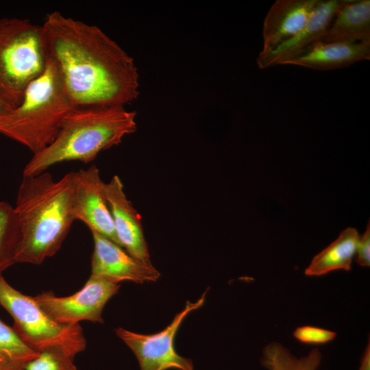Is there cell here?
Listing matches in <instances>:
<instances>
[{
  "label": "cell",
  "mask_w": 370,
  "mask_h": 370,
  "mask_svg": "<svg viewBox=\"0 0 370 370\" xmlns=\"http://www.w3.org/2000/svg\"><path fill=\"white\" fill-rule=\"evenodd\" d=\"M41 27L47 57L75 107L124 106L138 97L133 58L100 28L58 11Z\"/></svg>",
  "instance_id": "cell-1"
},
{
  "label": "cell",
  "mask_w": 370,
  "mask_h": 370,
  "mask_svg": "<svg viewBox=\"0 0 370 370\" xmlns=\"http://www.w3.org/2000/svg\"><path fill=\"white\" fill-rule=\"evenodd\" d=\"M73 172L58 181L47 171L23 175L16 205L21 239L16 263L40 264L60 249L73 222Z\"/></svg>",
  "instance_id": "cell-2"
},
{
  "label": "cell",
  "mask_w": 370,
  "mask_h": 370,
  "mask_svg": "<svg viewBox=\"0 0 370 370\" xmlns=\"http://www.w3.org/2000/svg\"><path fill=\"white\" fill-rule=\"evenodd\" d=\"M136 113L124 106L77 107L64 119L54 140L33 154L23 175H38L66 161L88 164L136 130Z\"/></svg>",
  "instance_id": "cell-3"
},
{
  "label": "cell",
  "mask_w": 370,
  "mask_h": 370,
  "mask_svg": "<svg viewBox=\"0 0 370 370\" xmlns=\"http://www.w3.org/2000/svg\"><path fill=\"white\" fill-rule=\"evenodd\" d=\"M75 108L47 58L44 71L28 85L21 103L0 117V134L36 154L51 143L66 116Z\"/></svg>",
  "instance_id": "cell-4"
},
{
  "label": "cell",
  "mask_w": 370,
  "mask_h": 370,
  "mask_svg": "<svg viewBox=\"0 0 370 370\" xmlns=\"http://www.w3.org/2000/svg\"><path fill=\"white\" fill-rule=\"evenodd\" d=\"M41 25L27 19L0 18V98L13 108L47 63Z\"/></svg>",
  "instance_id": "cell-5"
},
{
  "label": "cell",
  "mask_w": 370,
  "mask_h": 370,
  "mask_svg": "<svg viewBox=\"0 0 370 370\" xmlns=\"http://www.w3.org/2000/svg\"><path fill=\"white\" fill-rule=\"evenodd\" d=\"M0 306L11 315L14 331L37 352L60 350L75 358L86 349V341L79 324L56 322L33 297L15 289L1 273Z\"/></svg>",
  "instance_id": "cell-6"
},
{
  "label": "cell",
  "mask_w": 370,
  "mask_h": 370,
  "mask_svg": "<svg viewBox=\"0 0 370 370\" xmlns=\"http://www.w3.org/2000/svg\"><path fill=\"white\" fill-rule=\"evenodd\" d=\"M206 291L195 302L187 301L164 329L152 334H143L118 328L115 333L133 352L140 370H194L191 359L180 355L175 348V338L186 316L201 308L206 299Z\"/></svg>",
  "instance_id": "cell-7"
},
{
  "label": "cell",
  "mask_w": 370,
  "mask_h": 370,
  "mask_svg": "<svg viewBox=\"0 0 370 370\" xmlns=\"http://www.w3.org/2000/svg\"><path fill=\"white\" fill-rule=\"evenodd\" d=\"M119 288V284L90 275L83 287L71 295L58 297L52 291H47L33 297L58 323L74 325L82 321L103 323V310Z\"/></svg>",
  "instance_id": "cell-8"
},
{
  "label": "cell",
  "mask_w": 370,
  "mask_h": 370,
  "mask_svg": "<svg viewBox=\"0 0 370 370\" xmlns=\"http://www.w3.org/2000/svg\"><path fill=\"white\" fill-rule=\"evenodd\" d=\"M95 164L73 172L71 208L74 220L119 245L103 188Z\"/></svg>",
  "instance_id": "cell-9"
},
{
  "label": "cell",
  "mask_w": 370,
  "mask_h": 370,
  "mask_svg": "<svg viewBox=\"0 0 370 370\" xmlns=\"http://www.w3.org/2000/svg\"><path fill=\"white\" fill-rule=\"evenodd\" d=\"M94 249L91 257L90 275L119 284L131 281L138 284L157 281L160 273L149 261L133 257L111 240L91 232Z\"/></svg>",
  "instance_id": "cell-10"
},
{
  "label": "cell",
  "mask_w": 370,
  "mask_h": 370,
  "mask_svg": "<svg viewBox=\"0 0 370 370\" xmlns=\"http://www.w3.org/2000/svg\"><path fill=\"white\" fill-rule=\"evenodd\" d=\"M103 191L120 246L133 257L149 261L141 217L127 198L120 177L113 176L108 183L104 184Z\"/></svg>",
  "instance_id": "cell-11"
},
{
  "label": "cell",
  "mask_w": 370,
  "mask_h": 370,
  "mask_svg": "<svg viewBox=\"0 0 370 370\" xmlns=\"http://www.w3.org/2000/svg\"><path fill=\"white\" fill-rule=\"evenodd\" d=\"M343 0H319L305 25L291 38L262 58H257L259 69L281 65L321 41Z\"/></svg>",
  "instance_id": "cell-12"
},
{
  "label": "cell",
  "mask_w": 370,
  "mask_h": 370,
  "mask_svg": "<svg viewBox=\"0 0 370 370\" xmlns=\"http://www.w3.org/2000/svg\"><path fill=\"white\" fill-rule=\"evenodd\" d=\"M319 0H277L263 23L262 58L293 37L307 22Z\"/></svg>",
  "instance_id": "cell-13"
},
{
  "label": "cell",
  "mask_w": 370,
  "mask_h": 370,
  "mask_svg": "<svg viewBox=\"0 0 370 370\" xmlns=\"http://www.w3.org/2000/svg\"><path fill=\"white\" fill-rule=\"evenodd\" d=\"M370 59V42H315L299 56L282 64H291L318 71L349 66Z\"/></svg>",
  "instance_id": "cell-14"
},
{
  "label": "cell",
  "mask_w": 370,
  "mask_h": 370,
  "mask_svg": "<svg viewBox=\"0 0 370 370\" xmlns=\"http://www.w3.org/2000/svg\"><path fill=\"white\" fill-rule=\"evenodd\" d=\"M321 41L370 42V1L343 0Z\"/></svg>",
  "instance_id": "cell-15"
},
{
  "label": "cell",
  "mask_w": 370,
  "mask_h": 370,
  "mask_svg": "<svg viewBox=\"0 0 370 370\" xmlns=\"http://www.w3.org/2000/svg\"><path fill=\"white\" fill-rule=\"evenodd\" d=\"M360 238L356 229L347 227L316 255L305 270L307 276H321L336 270L349 271Z\"/></svg>",
  "instance_id": "cell-16"
},
{
  "label": "cell",
  "mask_w": 370,
  "mask_h": 370,
  "mask_svg": "<svg viewBox=\"0 0 370 370\" xmlns=\"http://www.w3.org/2000/svg\"><path fill=\"white\" fill-rule=\"evenodd\" d=\"M319 349L314 348L304 356L297 358L278 342H272L262 350V365L268 370H317L321 362Z\"/></svg>",
  "instance_id": "cell-17"
},
{
  "label": "cell",
  "mask_w": 370,
  "mask_h": 370,
  "mask_svg": "<svg viewBox=\"0 0 370 370\" xmlns=\"http://www.w3.org/2000/svg\"><path fill=\"white\" fill-rule=\"evenodd\" d=\"M38 354L0 319V370H26Z\"/></svg>",
  "instance_id": "cell-18"
},
{
  "label": "cell",
  "mask_w": 370,
  "mask_h": 370,
  "mask_svg": "<svg viewBox=\"0 0 370 370\" xmlns=\"http://www.w3.org/2000/svg\"><path fill=\"white\" fill-rule=\"evenodd\" d=\"M20 239L14 208L8 202H0V273L16 263Z\"/></svg>",
  "instance_id": "cell-19"
},
{
  "label": "cell",
  "mask_w": 370,
  "mask_h": 370,
  "mask_svg": "<svg viewBox=\"0 0 370 370\" xmlns=\"http://www.w3.org/2000/svg\"><path fill=\"white\" fill-rule=\"evenodd\" d=\"M26 370H77L74 357L60 350L40 352L26 367Z\"/></svg>",
  "instance_id": "cell-20"
},
{
  "label": "cell",
  "mask_w": 370,
  "mask_h": 370,
  "mask_svg": "<svg viewBox=\"0 0 370 370\" xmlns=\"http://www.w3.org/2000/svg\"><path fill=\"white\" fill-rule=\"evenodd\" d=\"M293 334L301 343L310 345L325 344L336 336L335 332L311 325L298 327Z\"/></svg>",
  "instance_id": "cell-21"
},
{
  "label": "cell",
  "mask_w": 370,
  "mask_h": 370,
  "mask_svg": "<svg viewBox=\"0 0 370 370\" xmlns=\"http://www.w3.org/2000/svg\"><path fill=\"white\" fill-rule=\"evenodd\" d=\"M357 263L363 267L370 266V224L368 222L365 232L360 236L357 249Z\"/></svg>",
  "instance_id": "cell-22"
},
{
  "label": "cell",
  "mask_w": 370,
  "mask_h": 370,
  "mask_svg": "<svg viewBox=\"0 0 370 370\" xmlns=\"http://www.w3.org/2000/svg\"><path fill=\"white\" fill-rule=\"evenodd\" d=\"M358 370H370V340L369 338L367 345L362 354L360 366Z\"/></svg>",
  "instance_id": "cell-23"
},
{
  "label": "cell",
  "mask_w": 370,
  "mask_h": 370,
  "mask_svg": "<svg viewBox=\"0 0 370 370\" xmlns=\"http://www.w3.org/2000/svg\"><path fill=\"white\" fill-rule=\"evenodd\" d=\"M14 108L0 98V117L8 114Z\"/></svg>",
  "instance_id": "cell-24"
}]
</instances>
